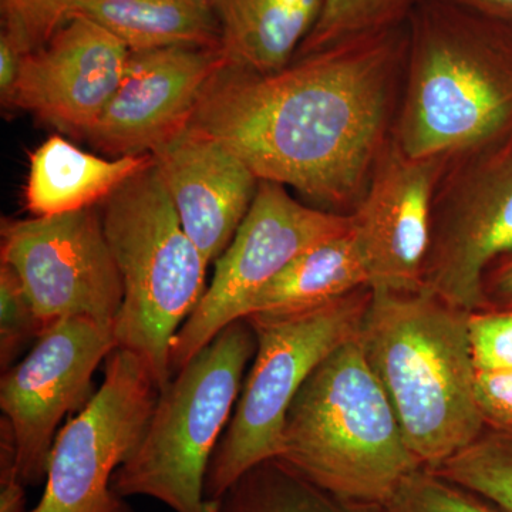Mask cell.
<instances>
[{
    "mask_svg": "<svg viewBox=\"0 0 512 512\" xmlns=\"http://www.w3.org/2000/svg\"><path fill=\"white\" fill-rule=\"evenodd\" d=\"M407 43L404 25L296 57L274 73L225 63L188 128L227 147L259 181L350 217L394 137Z\"/></svg>",
    "mask_w": 512,
    "mask_h": 512,
    "instance_id": "1",
    "label": "cell"
},
{
    "mask_svg": "<svg viewBox=\"0 0 512 512\" xmlns=\"http://www.w3.org/2000/svg\"><path fill=\"white\" fill-rule=\"evenodd\" d=\"M394 138L412 157H454L512 138V20L419 0L407 22Z\"/></svg>",
    "mask_w": 512,
    "mask_h": 512,
    "instance_id": "2",
    "label": "cell"
},
{
    "mask_svg": "<svg viewBox=\"0 0 512 512\" xmlns=\"http://www.w3.org/2000/svg\"><path fill=\"white\" fill-rule=\"evenodd\" d=\"M357 340L421 467L437 470L484 430L468 316L430 292L372 288Z\"/></svg>",
    "mask_w": 512,
    "mask_h": 512,
    "instance_id": "3",
    "label": "cell"
},
{
    "mask_svg": "<svg viewBox=\"0 0 512 512\" xmlns=\"http://www.w3.org/2000/svg\"><path fill=\"white\" fill-rule=\"evenodd\" d=\"M276 458L330 494L379 505L421 467L357 336L302 384Z\"/></svg>",
    "mask_w": 512,
    "mask_h": 512,
    "instance_id": "4",
    "label": "cell"
},
{
    "mask_svg": "<svg viewBox=\"0 0 512 512\" xmlns=\"http://www.w3.org/2000/svg\"><path fill=\"white\" fill-rule=\"evenodd\" d=\"M101 217L124 285L117 348L134 353L161 390L173 377L175 336L207 291L210 262L185 232L154 161L101 202Z\"/></svg>",
    "mask_w": 512,
    "mask_h": 512,
    "instance_id": "5",
    "label": "cell"
},
{
    "mask_svg": "<svg viewBox=\"0 0 512 512\" xmlns=\"http://www.w3.org/2000/svg\"><path fill=\"white\" fill-rule=\"evenodd\" d=\"M256 352L247 319L229 323L158 394L143 437L114 474L121 497H148L173 512H210L205 478Z\"/></svg>",
    "mask_w": 512,
    "mask_h": 512,
    "instance_id": "6",
    "label": "cell"
},
{
    "mask_svg": "<svg viewBox=\"0 0 512 512\" xmlns=\"http://www.w3.org/2000/svg\"><path fill=\"white\" fill-rule=\"evenodd\" d=\"M372 286L325 305L247 316L256 339L251 369L234 413L212 454L205 500H218L252 467L278 457L289 407L313 370L355 338L372 299Z\"/></svg>",
    "mask_w": 512,
    "mask_h": 512,
    "instance_id": "7",
    "label": "cell"
},
{
    "mask_svg": "<svg viewBox=\"0 0 512 512\" xmlns=\"http://www.w3.org/2000/svg\"><path fill=\"white\" fill-rule=\"evenodd\" d=\"M512 254V138L448 158L437 185L423 288L467 312L487 309L484 278Z\"/></svg>",
    "mask_w": 512,
    "mask_h": 512,
    "instance_id": "8",
    "label": "cell"
},
{
    "mask_svg": "<svg viewBox=\"0 0 512 512\" xmlns=\"http://www.w3.org/2000/svg\"><path fill=\"white\" fill-rule=\"evenodd\" d=\"M158 394L143 362L114 349L92 400L59 430L42 498L26 512H134L113 478L143 437Z\"/></svg>",
    "mask_w": 512,
    "mask_h": 512,
    "instance_id": "9",
    "label": "cell"
},
{
    "mask_svg": "<svg viewBox=\"0 0 512 512\" xmlns=\"http://www.w3.org/2000/svg\"><path fill=\"white\" fill-rule=\"evenodd\" d=\"M352 217L318 210L293 198L284 185L259 181L237 234L215 262L214 276L171 349V372L207 346L248 303L303 252L352 229Z\"/></svg>",
    "mask_w": 512,
    "mask_h": 512,
    "instance_id": "10",
    "label": "cell"
},
{
    "mask_svg": "<svg viewBox=\"0 0 512 512\" xmlns=\"http://www.w3.org/2000/svg\"><path fill=\"white\" fill-rule=\"evenodd\" d=\"M114 349V323L57 320L28 355L2 373L0 409L12 430L26 487L45 483L60 423L92 400L94 372Z\"/></svg>",
    "mask_w": 512,
    "mask_h": 512,
    "instance_id": "11",
    "label": "cell"
},
{
    "mask_svg": "<svg viewBox=\"0 0 512 512\" xmlns=\"http://www.w3.org/2000/svg\"><path fill=\"white\" fill-rule=\"evenodd\" d=\"M0 258L18 274L46 326L70 318L116 322L123 279L96 208L3 220Z\"/></svg>",
    "mask_w": 512,
    "mask_h": 512,
    "instance_id": "12",
    "label": "cell"
},
{
    "mask_svg": "<svg viewBox=\"0 0 512 512\" xmlns=\"http://www.w3.org/2000/svg\"><path fill=\"white\" fill-rule=\"evenodd\" d=\"M225 63L221 49L130 52L123 79L86 140L116 158L153 156L190 127L202 94Z\"/></svg>",
    "mask_w": 512,
    "mask_h": 512,
    "instance_id": "13",
    "label": "cell"
},
{
    "mask_svg": "<svg viewBox=\"0 0 512 512\" xmlns=\"http://www.w3.org/2000/svg\"><path fill=\"white\" fill-rule=\"evenodd\" d=\"M447 161L409 156L394 137L380 154L365 197L350 215L372 288H423L434 195Z\"/></svg>",
    "mask_w": 512,
    "mask_h": 512,
    "instance_id": "14",
    "label": "cell"
},
{
    "mask_svg": "<svg viewBox=\"0 0 512 512\" xmlns=\"http://www.w3.org/2000/svg\"><path fill=\"white\" fill-rule=\"evenodd\" d=\"M128 56L109 30L73 15L45 46L26 55L13 107L86 138L113 99Z\"/></svg>",
    "mask_w": 512,
    "mask_h": 512,
    "instance_id": "15",
    "label": "cell"
},
{
    "mask_svg": "<svg viewBox=\"0 0 512 512\" xmlns=\"http://www.w3.org/2000/svg\"><path fill=\"white\" fill-rule=\"evenodd\" d=\"M153 158L188 237L217 262L247 217L259 178L227 147L190 128Z\"/></svg>",
    "mask_w": 512,
    "mask_h": 512,
    "instance_id": "16",
    "label": "cell"
},
{
    "mask_svg": "<svg viewBox=\"0 0 512 512\" xmlns=\"http://www.w3.org/2000/svg\"><path fill=\"white\" fill-rule=\"evenodd\" d=\"M146 156L106 160L63 137H50L30 157L26 208L33 217H53L101 204L131 177L153 163Z\"/></svg>",
    "mask_w": 512,
    "mask_h": 512,
    "instance_id": "17",
    "label": "cell"
},
{
    "mask_svg": "<svg viewBox=\"0 0 512 512\" xmlns=\"http://www.w3.org/2000/svg\"><path fill=\"white\" fill-rule=\"evenodd\" d=\"M229 66L252 73L284 69L318 23L325 0H212Z\"/></svg>",
    "mask_w": 512,
    "mask_h": 512,
    "instance_id": "18",
    "label": "cell"
},
{
    "mask_svg": "<svg viewBox=\"0 0 512 512\" xmlns=\"http://www.w3.org/2000/svg\"><path fill=\"white\" fill-rule=\"evenodd\" d=\"M74 15L109 30L130 52L167 47L221 49L212 0H79Z\"/></svg>",
    "mask_w": 512,
    "mask_h": 512,
    "instance_id": "19",
    "label": "cell"
},
{
    "mask_svg": "<svg viewBox=\"0 0 512 512\" xmlns=\"http://www.w3.org/2000/svg\"><path fill=\"white\" fill-rule=\"evenodd\" d=\"M363 286H370V274L352 225L346 234L320 242L293 259L248 303L242 318L305 311Z\"/></svg>",
    "mask_w": 512,
    "mask_h": 512,
    "instance_id": "20",
    "label": "cell"
},
{
    "mask_svg": "<svg viewBox=\"0 0 512 512\" xmlns=\"http://www.w3.org/2000/svg\"><path fill=\"white\" fill-rule=\"evenodd\" d=\"M208 505L210 512H384L322 490L278 458L252 467Z\"/></svg>",
    "mask_w": 512,
    "mask_h": 512,
    "instance_id": "21",
    "label": "cell"
},
{
    "mask_svg": "<svg viewBox=\"0 0 512 512\" xmlns=\"http://www.w3.org/2000/svg\"><path fill=\"white\" fill-rule=\"evenodd\" d=\"M417 3L419 0H325L318 23L295 59L356 37L402 28Z\"/></svg>",
    "mask_w": 512,
    "mask_h": 512,
    "instance_id": "22",
    "label": "cell"
},
{
    "mask_svg": "<svg viewBox=\"0 0 512 512\" xmlns=\"http://www.w3.org/2000/svg\"><path fill=\"white\" fill-rule=\"evenodd\" d=\"M434 471L512 512V430L484 427L473 443Z\"/></svg>",
    "mask_w": 512,
    "mask_h": 512,
    "instance_id": "23",
    "label": "cell"
},
{
    "mask_svg": "<svg viewBox=\"0 0 512 512\" xmlns=\"http://www.w3.org/2000/svg\"><path fill=\"white\" fill-rule=\"evenodd\" d=\"M384 512H508L484 495L420 467L404 478L392 497L383 505Z\"/></svg>",
    "mask_w": 512,
    "mask_h": 512,
    "instance_id": "24",
    "label": "cell"
},
{
    "mask_svg": "<svg viewBox=\"0 0 512 512\" xmlns=\"http://www.w3.org/2000/svg\"><path fill=\"white\" fill-rule=\"evenodd\" d=\"M47 328L37 316L18 274L0 262V369L15 365L28 346H33Z\"/></svg>",
    "mask_w": 512,
    "mask_h": 512,
    "instance_id": "25",
    "label": "cell"
},
{
    "mask_svg": "<svg viewBox=\"0 0 512 512\" xmlns=\"http://www.w3.org/2000/svg\"><path fill=\"white\" fill-rule=\"evenodd\" d=\"M2 32L26 55L45 46L74 13L79 0H0Z\"/></svg>",
    "mask_w": 512,
    "mask_h": 512,
    "instance_id": "26",
    "label": "cell"
},
{
    "mask_svg": "<svg viewBox=\"0 0 512 512\" xmlns=\"http://www.w3.org/2000/svg\"><path fill=\"white\" fill-rule=\"evenodd\" d=\"M468 336L476 370H512V308L470 312Z\"/></svg>",
    "mask_w": 512,
    "mask_h": 512,
    "instance_id": "27",
    "label": "cell"
},
{
    "mask_svg": "<svg viewBox=\"0 0 512 512\" xmlns=\"http://www.w3.org/2000/svg\"><path fill=\"white\" fill-rule=\"evenodd\" d=\"M476 399L485 427L512 430V370H477Z\"/></svg>",
    "mask_w": 512,
    "mask_h": 512,
    "instance_id": "28",
    "label": "cell"
},
{
    "mask_svg": "<svg viewBox=\"0 0 512 512\" xmlns=\"http://www.w3.org/2000/svg\"><path fill=\"white\" fill-rule=\"evenodd\" d=\"M26 484L19 476L16 448L8 421H0V512H26Z\"/></svg>",
    "mask_w": 512,
    "mask_h": 512,
    "instance_id": "29",
    "label": "cell"
},
{
    "mask_svg": "<svg viewBox=\"0 0 512 512\" xmlns=\"http://www.w3.org/2000/svg\"><path fill=\"white\" fill-rule=\"evenodd\" d=\"M25 57L26 53L12 37L0 33V100L6 109L13 107Z\"/></svg>",
    "mask_w": 512,
    "mask_h": 512,
    "instance_id": "30",
    "label": "cell"
},
{
    "mask_svg": "<svg viewBox=\"0 0 512 512\" xmlns=\"http://www.w3.org/2000/svg\"><path fill=\"white\" fill-rule=\"evenodd\" d=\"M487 309L512 308V254L498 259L484 278Z\"/></svg>",
    "mask_w": 512,
    "mask_h": 512,
    "instance_id": "31",
    "label": "cell"
},
{
    "mask_svg": "<svg viewBox=\"0 0 512 512\" xmlns=\"http://www.w3.org/2000/svg\"><path fill=\"white\" fill-rule=\"evenodd\" d=\"M494 18L512 20V0H447Z\"/></svg>",
    "mask_w": 512,
    "mask_h": 512,
    "instance_id": "32",
    "label": "cell"
}]
</instances>
